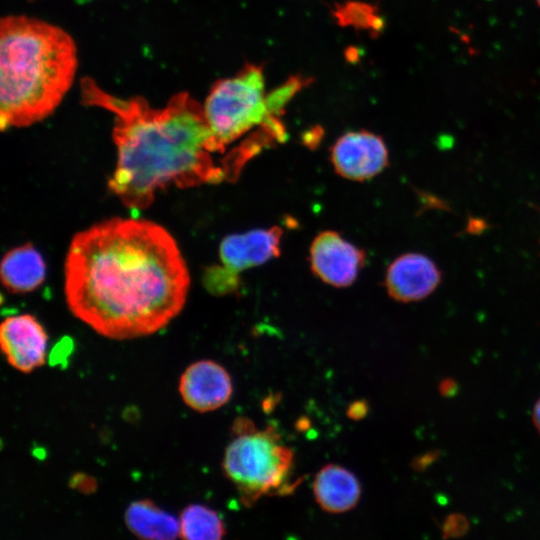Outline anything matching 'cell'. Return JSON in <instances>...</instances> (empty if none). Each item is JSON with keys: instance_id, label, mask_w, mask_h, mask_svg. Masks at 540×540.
Here are the masks:
<instances>
[{"instance_id": "6da1fadb", "label": "cell", "mask_w": 540, "mask_h": 540, "mask_svg": "<svg viewBox=\"0 0 540 540\" xmlns=\"http://www.w3.org/2000/svg\"><path fill=\"white\" fill-rule=\"evenodd\" d=\"M190 287L186 261L161 225L110 218L75 234L64 264L72 314L103 337L152 335L183 309Z\"/></svg>"}, {"instance_id": "7a4b0ae2", "label": "cell", "mask_w": 540, "mask_h": 540, "mask_svg": "<svg viewBox=\"0 0 540 540\" xmlns=\"http://www.w3.org/2000/svg\"><path fill=\"white\" fill-rule=\"evenodd\" d=\"M81 99L113 114L117 161L108 186L132 210L147 209L157 192L170 186L190 188L227 178L213 153H220L203 105L188 92L153 107L142 97L121 98L92 78L81 81Z\"/></svg>"}, {"instance_id": "3957f363", "label": "cell", "mask_w": 540, "mask_h": 540, "mask_svg": "<svg viewBox=\"0 0 540 540\" xmlns=\"http://www.w3.org/2000/svg\"><path fill=\"white\" fill-rule=\"evenodd\" d=\"M77 49L62 28L25 15L0 22V127H27L50 116L70 89Z\"/></svg>"}, {"instance_id": "277c9868", "label": "cell", "mask_w": 540, "mask_h": 540, "mask_svg": "<svg viewBox=\"0 0 540 540\" xmlns=\"http://www.w3.org/2000/svg\"><path fill=\"white\" fill-rule=\"evenodd\" d=\"M303 84V79L291 78L267 94L262 68L256 65H247L235 76L218 81L203 108L220 153L258 126L283 139L279 116Z\"/></svg>"}, {"instance_id": "5b68a950", "label": "cell", "mask_w": 540, "mask_h": 540, "mask_svg": "<svg viewBox=\"0 0 540 540\" xmlns=\"http://www.w3.org/2000/svg\"><path fill=\"white\" fill-rule=\"evenodd\" d=\"M232 432L234 438L225 450L222 469L246 507L264 496L293 492L299 483L291 480L294 454L282 442L277 427L270 424L259 430L242 417L234 421Z\"/></svg>"}, {"instance_id": "8992f818", "label": "cell", "mask_w": 540, "mask_h": 540, "mask_svg": "<svg viewBox=\"0 0 540 540\" xmlns=\"http://www.w3.org/2000/svg\"><path fill=\"white\" fill-rule=\"evenodd\" d=\"M48 335L31 314L5 318L0 326L2 352L14 369L30 373L43 366L47 357Z\"/></svg>"}, {"instance_id": "52a82bcc", "label": "cell", "mask_w": 540, "mask_h": 540, "mask_svg": "<svg viewBox=\"0 0 540 540\" xmlns=\"http://www.w3.org/2000/svg\"><path fill=\"white\" fill-rule=\"evenodd\" d=\"M331 161L341 176L362 181L380 173L388 164V150L381 137L368 131L342 135L331 149Z\"/></svg>"}, {"instance_id": "ba28073f", "label": "cell", "mask_w": 540, "mask_h": 540, "mask_svg": "<svg viewBox=\"0 0 540 540\" xmlns=\"http://www.w3.org/2000/svg\"><path fill=\"white\" fill-rule=\"evenodd\" d=\"M311 268L327 284L345 287L354 282L364 265L362 250L343 239L337 232H321L310 249Z\"/></svg>"}, {"instance_id": "9c48e42d", "label": "cell", "mask_w": 540, "mask_h": 540, "mask_svg": "<svg viewBox=\"0 0 540 540\" xmlns=\"http://www.w3.org/2000/svg\"><path fill=\"white\" fill-rule=\"evenodd\" d=\"M233 386L228 371L212 360H200L189 365L179 381L183 402L197 412L214 411L231 398Z\"/></svg>"}, {"instance_id": "30bf717a", "label": "cell", "mask_w": 540, "mask_h": 540, "mask_svg": "<svg viewBox=\"0 0 540 540\" xmlns=\"http://www.w3.org/2000/svg\"><path fill=\"white\" fill-rule=\"evenodd\" d=\"M441 280L442 272L431 258L421 253H405L388 267L385 286L393 299L414 302L428 297Z\"/></svg>"}, {"instance_id": "8fae6325", "label": "cell", "mask_w": 540, "mask_h": 540, "mask_svg": "<svg viewBox=\"0 0 540 540\" xmlns=\"http://www.w3.org/2000/svg\"><path fill=\"white\" fill-rule=\"evenodd\" d=\"M281 227L256 229L225 237L220 244L219 256L222 266L239 272L261 265L280 253Z\"/></svg>"}, {"instance_id": "7c38bea8", "label": "cell", "mask_w": 540, "mask_h": 540, "mask_svg": "<svg viewBox=\"0 0 540 540\" xmlns=\"http://www.w3.org/2000/svg\"><path fill=\"white\" fill-rule=\"evenodd\" d=\"M313 494L322 510L339 514L357 505L361 486L357 477L348 469L337 464H327L314 478Z\"/></svg>"}, {"instance_id": "4fadbf2b", "label": "cell", "mask_w": 540, "mask_h": 540, "mask_svg": "<svg viewBox=\"0 0 540 540\" xmlns=\"http://www.w3.org/2000/svg\"><path fill=\"white\" fill-rule=\"evenodd\" d=\"M0 276L8 292H32L43 283L46 264L40 252L27 243L7 251L2 258Z\"/></svg>"}, {"instance_id": "5bb4252c", "label": "cell", "mask_w": 540, "mask_h": 540, "mask_svg": "<svg viewBox=\"0 0 540 540\" xmlns=\"http://www.w3.org/2000/svg\"><path fill=\"white\" fill-rule=\"evenodd\" d=\"M124 521L132 534L145 540H173L180 534L179 518L147 499L132 502Z\"/></svg>"}, {"instance_id": "9a60e30c", "label": "cell", "mask_w": 540, "mask_h": 540, "mask_svg": "<svg viewBox=\"0 0 540 540\" xmlns=\"http://www.w3.org/2000/svg\"><path fill=\"white\" fill-rule=\"evenodd\" d=\"M179 525V537L186 540H220L226 534L218 512L202 504L186 506L180 514Z\"/></svg>"}, {"instance_id": "2e32d148", "label": "cell", "mask_w": 540, "mask_h": 540, "mask_svg": "<svg viewBox=\"0 0 540 540\" xmlns=\"http://www.w3.org/2000/svg\"><path fill=\"white\" fill-rule=\"evenodd\" d=\"M204 283L210 292L225 294L234 291L239 284L237 274L223 266L209 268L204 275Z\"/></svg>"}, {"instance_id": "e0dca14e", "label": "cell", "mask_w": 540, "mask_h": 540, "mask_svg": "<svg viewBox=\"0 0 540 540\" xmlns=\"http://www.w3.org/2000/svg\"><path fill=\"white\" fill-rule=\"evenodd\" d=\"M337 17L343 20V23L365 26L367 22L370 24L375 20H380L377 14L367 5L351 3L343 6L337 11Z\"/></svg>"}, {"instance_id": "ac0fdd59", "label": "cell", "mask_w": 540, "mask_h": 540, "mask_svg": "<svg viewBox=\"0 0 540 540\" xmlns=\"http://www.w3.org/2000/svg\"><path fill=\"white\" fill-rule=\"evenodd\" d=\"M441 529L443 538H458L468 532L469 522L463 514L452 513L445 518Z\"/></svg>"}, {"instance_id": "d6986e66", "label": "cell", "mask_w": 540, "mask_h": 540, "mask_svg": "<svg viewBox=\"0 0 540 540\" xmlns=\"http://www.w3.org/2000/svg\"><path fill=\"white\" fill-rule=\"evenodd\" d=\"M71 487L81 493H91L96 490V481L85 474L79 473L71 478Z\"/></svg>"}, {"instance_id": "ffe728a7", "label": "cell", "mask_w": 540, "mask_h": 540, "mask_svg": "<svg viewBox=\"0 0 540 540\" xmlns=\"http://www.w3.org/2000/svg\"><path fill=\"white\" fill-rule=\"evenodd\" d=\"M440 456V451L433 450L425 454L416 457L412 463L414 469L418 471L425 470L428 466L433 464Z\"/></svg>"}, {"instance_id": "44dd1931", "label": "cell", "mask_w": 540, "mask_h": 540, "mask_svg": "<svg viewBox=\"0 0 540 540\" xmlns=\"http://www.w3.org/2000/svg\"><path fill=\"white\" fill-rule=\"evenodd\" d=\"M368 412V404L363 400L353 402L348 410L347 415L350 419L360 420L366 416Z\"/></svg>"}, {"instance_id": "7402d4cb", "label": "cell", "mask_w": 540, "mask_h": 540, "mask_svg": "<svg viewBox=\"0 0 540 540\" xmlns=\"http://www.w3.org/2000/svg\"><path fill=\"white\" fill-rule=\"evenodd\" d=\"M457 391V383L452 378H445L439 384V392L442 396H453Z\"/></svg>"}, {"instance_id": "603a6c76", "label": "cell", "mask_w": 540, "mask_h": 540, "mask_svg": "<svg viewBox=\"0 0 540 540\" xmlns=\"http://www.w3.org/2000/svg\"><path fill=\"white\" fill-rule=\"evenodd\" d=\"M486 224L483 220L480 219H471L468 224V231L470 233H476L481 232L483 229H485Z\"/></svg>"}, {"instance_id": "cb8c5ba5", "label": "cell", "mask_w": 540, "mask_h": 540, "mask_svg": "<svg viewBox=\"0 0 540 540\" xmlns=\"http://www.w3.org/2000/svg\"><path fill=\"white\" fill-rule=\"evenodd\" d=\"M533 422L538 432L540 433V398L536 402L533 409Z\"/></svg>"}, {"instance_id": "d4e9b609", "label": "cell", "mask_w": 540, "mask_h": 540, "mask_svg": "<svg viewBox=\"0 0 540 540\" xmlns=\"http://www.w3.org/2000/svg\"><path fill=\"white\" fill-rule=\"evenodd\" d=\"M534 1L540 7V0H534Z\"/></svg>"}]
</instances>
